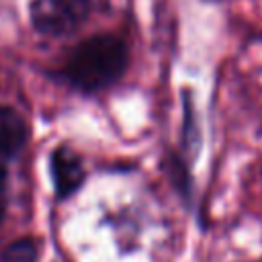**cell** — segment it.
<instances>
[{"label":"cell","mask_w":262,"mask_h":262,"mask_svg":"<svg viewBox=\"0 0 262 262\" xmlns=\"http://www.w3.org/2000/svg\"><path fill=\"white\" fill-rule=\"evenodd\" d=\"M131 61L129 45L119 35L100 33L80 41L68 55L61 78L80 94H96L115 86Z\"/></svg>","instance_id":"cell-1"},{"label":"cell","mask_w":262,"mask_h":262,"mask_svg":"<svg viewBox=\"0 0 262 262\" xmlns=\"http://www.w3.org/2000/svg\"><path fill=\"white\" fill-rule=\"evenodd\" d=\"M92 0H31V27L49 39L74 35L90 16Z\"/></svg>","instance_id":"cell-2"},{"label":"cell","mask_w":262,"mask_h":262,"mask_svg":"<svg viewBox=\"0 0 262 262\" xmlns=\"http://www.w3.org/2000/svg\"><path fill=\"white\" fill-rule=\"evenodd\" d=\"M49 174H51L55 199H59V201H66L74 192H78L86 180V168H84L82 158L66 143L55 145L51 149Z\"/></svg>","instance_id":"cell-3"},{"label":"cell","mask_w":262,"mask_h":262,"mask_svg":"<svg viewBox=\"0 0 262 262\" xmlns=\"http://www.w3.org/2000/svg\"><path fill=\"white\" fill-rule=\"evenodd\" d=\"M31 137L29 123L12 106L0 104V166L20 156Z\"/></svg>","instance_id":"cell-4"},{"label":"cell","mask_w":262,"mask_h":262,"mask_svg":"<svg viewBox=\"0 0 262 262\" xmlns=\"http://www.w3.org/2000/svg\"><path fill=\"white\" fill-rule=\"evenodd\" d=\"M164 170L168 172L172 186L182 194V199H190V174L186 160L174 151H168L164 158Z\"/></svg>","instance_id":"cell-5"},{"label":"cell","mask_w":262,"mask_h":262,"mask_svg":"<svg viewBox=\"0 0 262 262\" xmlns=\"http://www.w3.org/2000/svg\"><path fill=\"white\" fill-rule=\"evenodd\" d=\"M39 248L37 242L31 237H18L2 248L0 262H37Z\"/></svg>","instance_id":"cell-6"},{"label":"cell","mask_w":262,"mask_h":262,"mask_svg":"<svg viewBox=\"0 0 262 262\" xmlns=\"http://www.w3.org/2000/svg\"><path fill=\"white\" fill-rule=\"evenodd\" d=\"M8 209V170L6 166H0V223L6 217Z\"/></svg>","instance_id":"cell-7"}]
</instances>
